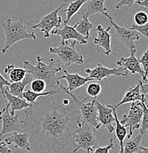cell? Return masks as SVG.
Here are the masks:
<instances>
[{
  "label": "cell",
  "mask_w": 148,
  "mask_h": 153,
  "mask_svg": "<svg viewBox=\"0 0 148 153\" xmlns=\"http://www.w3.org/2000/svg\"><path fill=\"white\" fill-rule=\"evenodd\" d=\"M59 87L57 93L41 97L25 111L23 132L28 135L33 152H71L75 147L80 112L60 83Z\"/></svg>",
  "instance_id": "6da1fadb"
},
{
  "label": "cell",
  "mask_w": 148,
  "mask_h": 153,
  "mask_svg": "<svg viewBox=\"0 0 148 153\" xmlns=\"http://www.w3.org/2000/svg\"><path fill=\"white\" fill-rule=\"evenodd\" d=\"M37 63L33 66L27 60H24V67L27 73L30 74L32 79H41L46 82V89L47 91L58 90L60 88V82L58 81L56 74L62 70L60 64L57 60L51 58L49 60L48 64L43 62V58L41 56L36 57Z\"/></svg>",
  "instance_id": "7a4b0ae2"
},
{
  "label": "cell",
  "mask_w": 148,
  "mask_h": 153,
  "mask_svg": "<svg viewBox=\"0 0 148 153\" xmlns=\"http://www.w3.org/2000/svg\"><path fill=\"white\" fill-rule=\"evenodd\" d=\"M4 33V44L0 49L1 54H4L16 43L25 39L36 40L34 33H30L25 26L23 18L18 21L7 19L1 24Z\"/></svg>",
  "instance_id": "3957f363"
},
{
  "label": "cell",
  "mask_w": 148,
  "mask_h": 153,
  "mask_svg": "<svg viewBox=\"0 0 148 153\" xmlns=\"http://www.w3.org/2000/svg\"><path fill=\"white\" fill-rule=\"evenodd\" d=\"M77 41L69 42V40L60 43L58 47H50L49 51L51 54H55L58 57L57 60L60 65L69 66L71 65L83 63V57L80 52L77 49L76 44Z\"/></svg>",
  "instance_id": "277c9868"
},
{
  "label": "cell",
  "mask_w": 148,
  "mask_h": 153,
  "mask_svg": "<svg viewBox=\"0 0 148 153\" xmlns=\"http://www.w3.org/2000/svg\"><path fill=\"white\" fill-rule=\"evenodd\" d=\"M60 86L65 91L67 92L71 96V98L76 102L80 110V112L82 122L88 124L92 128L99 130L101 126L99 124L97 121V108L96 105H95L97 97H94L91 101L87 102L86 100L88 99L86 97H81V96L71 93V91L66 89V88L63 87L61 84H60Z\"/></svg>",
  "instance_id": "5b68a950"
},
{
  "label": "cell",
  "mask_w": 148,
  "mask_h": 153,
  "mask_svg": "<svg viewBox=\"0 0 148 153\" xmlns=\"http://www.w3.org/2000/svg\"><path fill=\"white\" fill-rule=\"evenodd\" d=\"M75 147L71 152H76L80 149H84L88 153L94 152L99 146L96 134L92 130V127L81 122L74 138Z\"/></svg>",
  "instance_id": "8992f818"
},
{
  "label": "cell",
  "mask_w": 148,
  "mask_h": 153,
  "mask_svg": "<svg viewBox=\"0 0 148 153\" xmlns=\"http://www.w3.org/2000/svg\"><path fill=\"white\" fill-rule=\"evenodd\" d=\"M69 0H64L63 4H60L58 8L55 9L49 13L44 16L41 20L32 26L33 29H39L44 34V38H48L50 36V32L55 28H59L63 22L62 17L58 16V13L64 6H67Z\"/></svg>",
  "instance_id": "52a82bcc"
},
{
  "label": "cell",
  "mask_w": 148,
  "mask_h": 153,
  "mask_svg": "<svg viewBox=\"0 0 148 153\" xmlns=\"http://www.w3.org/2000/svg\"><path fill=\"white\" fill-rule=\"evenodd\" d=\"M103 15L106 16L109 19L111 25L114 27L116 33L114 35V37L119 40L122 45L126 47L128 49H135V41H138L140 39V33L135 30H132L125 25V27H120L112 19V17L108 14L106 12L103 13Z\"/></svg>",
  "instance_id": "ba28073f"
},
{
  "label": "cell",
  "mask_w": 148,
  "mask_h": 153,
  "mask_svg": "<svg viewBox=\"0 0 148 153\" xmlns=\"http://www.w3.org/2000/svg\"><path fill=\"white\" fill-rule=\"evenodd\" d=\"M0 121L2 124L0 132V138L7 133L23 132L22 122L19 119V112L17 111L16 114L11 115L8 104L6 105L0 111Z\"/></svg>",
  "instance_id": "9c48e42d"
},
{
  "label": "cell",
  "mask_w": 148,
  "mask_h": 153,
  "mask_svg": "<svg viewBox=\"0 0 148 153\" xmlns=\"http://www.w3.org/2000/svg\"><path fill=\"white\" fill-rule=\"evenodd\" d=\"M142 115L143 110L141 108V101L133 102L130 105L128 114L124 115L119 121L121 124L125 125L126 127H129V134L127 135L128 139L133 135V130L139 129Z\"/></svg>",
  "instance_id": "30bf717a"
},
{
  "label": "cell",
  "mask_w": 148,
  "mask_h": 153,
  "mask_svg": "<svg viewBox=\"0 0 148 153\" xmlns=\"http://www.w3.org/2000/svg\"><path fill=\"white\" fill-rule=\"evenodd\" d=\"M85 73L88 74L89 77L94 78L97 81L106 79L111 76L128 77V70L124 67L120 66L119 68H109L100 63L97 64V66L93 69H90V68L85 69Z\"/></svg>",
  "instance_id": "8fae6325"
},
{
  "label": "cell",
  "mask_w": 148,
  "mask_h": 153,
  "mask_svg": "<svg viewBox=\"0 0 148 153\" xmlns=\"http://www.w3.org/2000/svg\"><path fill=\"white\" fill-rule=\"evenodd\" d=\"M97 108V121L100 126L106 128L111 133L114 131L115 127L113 126V123L115 122L113 110L111 105H104L99 102L98 101H95Z\"/></svg>",
  "instance_id": "7c38bea8"
},
{
  "label": "cell",
  "mask_w": 148,
  "mask_h": 153,
  "mask_svg": "<svg viewBox=\"0 0 148 153\" xmlns=\"http://www.w3.org/2000/svg\"><path fill=\"white\" fill-rule=\"evenodd\" d=\"M50 34L58 36L61 38L60 43H63L68 40H75L79 44H86L87 38L84 37L75 30L74 27H71L68 25V24H65L63 28H55L50 32Z\"/></svg>",
  "instance_id": "4fadbf2b"
},
{
  "label": "cell",
  "mask_w": 148,
  "mask_h": 153,
  "mask_svg": "<svg viewBox=\"0 0 148 153\" xmlns=\"http://www.w3.org/2000/svg\"><path fill=\"white\" fill-rule=\"evenodd\" d=\"M130 55L128 57H121L117 61V64L119 66L124 67L128 71H130L132 74H139L142 77H144V71L141 68L138 58L135 56L136 48L130 49Z\"/></svg>",
  "instance_id": "5bb4252c"
},
{
  "label": "cell",
  "mask_w": 148,
  "mask_h": 153,
  "mask_svg": "<svg viewBox=\"0 0 148 153\" xmlns=\"http://www.w3.org/2000/svg\"><path fill=\"white\" fill-rule=\"evenodd\" d=\"M111 27L108 28H104L102 25H99L94 31L97 33V37L94 39V44L99 45L104 49V54L106 55H109L111 54L114 55H117L114 53L111 48V35L109 33Z\"/></svg>",
  "instance_id": "9a60e30c"
},
{
  "label": "cell",
  "mask_w": 148,
  "mask_h": 153,
  "mask_svg": "<svg viewBox=\"0 0 148 153\" xmlns=\"http://www.w3.org/2000/svg\"><path fill=\"white\" fill-rule=\"evenodd\" d=\"M63 72H64V75L58 77V79H66L68 83V87L66 88V89L69 91H73L75 89L82 87L83 85H84L88 82L97 81L94 78H90L89 76L88 77H83L77 73L70 74L66 70H64Z\"/></svg>",
  "instance_id": "2e32d148"
},
{
  "label": "cell",
  "mask_w": 148,
  "mask_h": 153,
  "mask_svg": "<svg viewBox=\"0 0 148 153\" xmlns=\"http://www.w3.org/2000/svg\"><path fill=\"white\" fill-rule=\"evenodd\" d=\"M3 97L5 98L8 102L10 114L11 115L15 114L16 111H19L21 110L25 109V108H30L34 104V103L32 104V103L28 102L25 99L20 98L16 96L11 94L7 88H4V96H3Z\"/></svg>",
  "instance_id": "e0dca14e"
},
{
  "label": "cell",
  "mask_w": 148,
  "mask_h": 153,
  "mask_svg": "<svg viewBox=\"0 0 148 153\" xmlns=\"http://www.w3.org/2000/svg\"><path fill=\"white\" fill-rule=\"evenodd\" d=\"M7 145H10L13 143L15 148H19L22 151L25 152H30L31 146H30L28 135L25 132L22 133H16L14 132L10 137L4 139Z\"/></svg>",
  "instance_id": "ac0fdd59"
},
{
  "label": "cell",
  "mask_w": 148,
  "mask_h": 153,
  "mask_svg": "<svg viewBox=\"0 0 148 153\" xmlns=\"http://www.w3.org/2000/svg\"><path fill=\"white\" fill-rule=\"evenodd\" d=\"M106 0H89L86 2V6L80 12H77L78 16H86L90 17L91 16L97 13H103L106 11V7H105Z\"/></svg>",
  "instance_id": "d6986e66"
},
{
  "label": "cell",
  "mask_w": 148,
  "mask_h": 153,
  "mask_svg": "<svg viewBox=\"0 0 148 153\" xmlns=\"http://www.w3.org/2000/svg\"><path fill=\"white\" fill-rule=\"evenodd\" d=\"M140 82H141V80L138 81V82L136 85H133L131 88H130L128 91L125 93L122 100L119 102L118 104L114 105V107L117 108L122 105L131 103L136 101H141V100H144V94H142L141 92Z\"/></svg>",
  "instance_id": "ffe728a7"
},
{
  "label": "cell",
  "mask_w": 148,
  "mask_h": 153,
  "mask_svg": "<svg viewBox=\"0 0 148 153\" xmlns=\"http://www.w3.org/2000/svg\"><path fill=\"white\" fill-rule=\"evenodd\" d=\"M144 133H140L138 135L133 138H129L127 142L124 143L122 153H142L144 147L141 146V141Z\"/></svg>",
  "instance_id": "44dd1931"
},
{
  "label": "cell",
  "mask_w": 148,
  "mask_h": 153,
  "mask_svg": "<svg viewBox=\"0 0 148 153\" xmlns=\"http://www.w3.org/2000/svg\"><path fill=\"white\" fill-rule=\"evenodd\" d=\"M33 80L32 77L28 73H27L24 79L20 82H11L10 85L8 86H6L8 91L10 92L11 94L16 96V97H20V98H23L22 97V94H23L24 89L26 87L28 84L31 82Z\"/></svg>",
  "instance_id": "7402d4cb"
},
{
  "label": "cell",
  "mask_w": 148,
  "mask_h": 153,
  "mask_svg": "<svg viewBox=\"0 0 148 153\" xmlns=\"http://www.w3.org/2000/svg\"><path fill=\"white\" fill-rule=\"evenodd\" d=\"M111 107H112L113 114H114V118H115V122H114L116 123V128L114 130L116 131V137H117V140L119 141V146H120V153H122L124 141H125V137L127 136V129L125 125L120 123L118 118H117V112H116L117 108L114 107V105H111Z\"/></svg>",
  "instance_id": "603a6c76"
},
{
  "label": "cell",
  "mask_w": 148,
  "mask_h": 153,
  "mask_svg": "<svg viewBox=\"0 0 148 153\" xmlns=\"http://www.w3.org/2000/svg\"><path fill=\"white\" fill-rule=\"evenodd\" d=\"M4 73L9 77L10 82H20L24 79L27 74L25 68H16L13 64L8 65L4 68Z\"/></svg>",
  "instance_id": "cb8c5ba5"
},
{
  "label": "cell",
  "mask_w": 148,
  "mask_h": 153,
  "mask_svg": "<svg viewBox=\"0 0 148 153\" xmlns=\"http://www.w3.org/2000/svg\"><path fill=\"white\" fill-rule=\"evenodd\" d=\"M73 27L80 34L83 36L87 39H89L90 36V32L93 29V25L89 22V17L86 16H83Z\"/></svg>",
  "instance_id": "d4e9b609"
},
{
  "label": "cell",
  "mask_w": 148,
  "mask_h": 153,
  "mask_svg": "<svg viewBox=\"0 0 148 153\" xmlns=\"http://www.w3.org/2000/svg\"><path fill=\"white\" fill-rule=\"evenodd\" d=\"M88 1H89V0H74V1H69L67 4V8L63 10L62 12H65L66 13V19H65L64 20V24L69 23V20L71 19V17H72L74 14L77 13L79 11V10L80 9V7Z\"/></svg>",
  "instance_id": "484cf974"
},
{
  "label": "cell",
  "mask_w": 148,
  "mask_h": 153,
  "mask_svg": "<svg viewBox=\"0 0 148 153\" xmlns=\"http://www.w3.org/2000/svg\"><path fill=\"white\" fill-rule=\"evenodd\" d=\"M59 89H58V90H59ZM58 90L47 91L41 92V93H36V92L33 91L32 90H27V91H23V94H22V97H23V99H25L27 102L33 104V103L36 102V101L37 100V99L39 98V97H43V96L54 94L57 93V92L58 91Z\"/></svg>",
  "instance_id": "4316f807"
},
{
  "label": "cell",
  "mask_w": 148,
  "mask_h": 153,
  "mask_svg": "<svg viewBox=\"0 0 148 153\" xmlns=\"http://www.w3.org/2000/svg\"><path fill=\"white\" fill-rule=\"evenodd\" d=\"M141 108L143 110L142 119H141V123L140 125V133H145L148 131V108L144 102V100H141Z\"/></svg>",
  "instance_id": "83f0119b"
},
{
  "label": "cell",
  "mask_w": 148,
  "mask_h": 153,
  "mask_svg": "<svg viewBox=\"0 0 148 153\" xmlns=\"http://www.w3.org/2000/svg\"><path fill=\"white\" fill-rule=\"evenodd\" d=\"M30 88L33 91L36 93L44 92L46 90V82L43 79H35L31 81L30 83Z\"/></svg>",
  "instance_id": "f1b7e54d"
},
{
  "label": "cell",
  "mask_w": 148,
  "mask_h": 153,
  "mask_svg": "<svg viewBox=\"0 0 148 153\" xmlns=\"http://www.w3.org/2000/svg\"><path fill=\"white\" fill-rule=\"evenodd\" d=\"M140 63L143 66V70L144 71V77L142 79L143 82L148 80V47L144 51L141 57L138 58Z\"/></svg>",
  "instance_id": "f546056e"
},
{
  "label": "cell",
  "mask_w": 148,
  "mask_h": 153,
  "mask_svg": "<svg viewBox=\"0 0 148 153\" xmlns=\"http://www.w3.org/2000/svg\"><path fill=\"white\" fill-rule=\"evenodd\" d=\"M101 85L100 83L97 82H91L88 85L86 89L87 94L91 97H97L101 92Z\"/></svg>",
  "instance_id": "4dcf8cb0"
},
{
  "label": "cell",
  "mask_w": 148,
  "mask_h": 153,
  "mask_svg": "<svg viewBox=\"0 0 148 153\" xmlns=\"http://www.w3.org/2000/svg\"><path fill=\"white\" fill-rule=\"evenodd\" d=\"M134 22L136 25H143L148 22V15L145 11H139L134 16Z\"/></svg>",
  "instance_id": "1f68e13d"
},
{
  "label": "cell",
  "mask_w": 148,
  "mask_h": 153,
  "mask_svg": "<svg viewBox=\"0 0 148 153\" xmlns=\"http://www.w3.org/2000/svg\"><path fill=\"white\" fill-rule=\"evenodd\" d=\"M130 29L135 30L138 32L141 35H142L144 38H148V22L143 25H133L132 27H128Z\"/></svg>",
  "instance_id": "d6a6232c"
},
{
  "label": "cell",
  "mask_w": 148,
  "mask_h": 153,
  "mask_svg": "<svg viewBox=\"0 0 148 153\" xmlns=\"http://www.w3.org/2000/svg\"><path fill=\"white\" fill-rule=\"evenodd\" d=\"M114 138H110L109 144L106 146H98L97 149H94V153H109L111 149H114Z\"/></svg>",
  "instance_id": "836d02e7"
},
{
  "label": "cell",
  "mask_w": 148,
  "mask_h": 153,
  "mask_svg": "<svg viewBox=\"0 0 148 153\" xmlns=\"http://www.w3.org/2000/svg\"><path fill=\"white\" fill-rule=\"evenodd\" d=\"M137 0H121L115 5L116 9L119 10L123 7H131Z\"/></svg>",
  "instance_id": "e575fe53"
},
{
  "label": "cell",
  "mask_w": 148,
  "mask_h": 153,
  "mask_svg": "<svg viewBox=\"0 0 148 153\" xmlns=\"http://www.w3.org/2000/svg\"><path fill=\"white\" fill-rule=\"evenodd\" d=\"M11 82L4 79L2 75L0 74V94L4 96V88L5 86H8L10 85Z\"/></svg>",
  "instance_id": "d590c367"
},
{
  "label": "cell",
  "mask_w": 148,
  "mask_h": 153,
  "mask_svg": "<svg viewBox=\"0 0 148 153\" xmlns=\"http://www.w3.org/2000/svg\"><path fill=\"white\" fill-rule=\"evenodd\" d=\"M12 150L9 149L5 141H1L0 140V153H11Z\"/></svg>",
  "instance_id": "8d00e7d4"
},
{
  "label": "cell",
  "mask_w": 148,
  "mask_h": 153,
  "mask_svg": "<svg viewBox=\"0 0 148 153\" xmlns=\"http://www.w3.org/2000/svg\"><path fill=\"white\" fill-rule=\"evenodd\" d=\"M140 85H141V92L142 94H145L148 93V80L145 81V82L141 81Z\"/></svg>",
  "instance_id": "74e56055"
},
{
  "label": "cell",
  "mask_w": 148,
  "mask_h": 153,
  "mask_svg": "<svg viewBox=\"0 0 148 153\" xmlns=\"http://www.w3.org/2000/svg\"><path fill=\"white\" fill-rule=\"evenodd\" d=\"M135 3H136L138 5L141 6V7L148 8V0H137Z\"/></svg>",
  "instance_id": "f35d334b"
},
{
  "label": "cell",
  "mask_w": 148,
  "mask_h": 153,
  "mask_svg": "<svg viewBox=\"0 0 148 153\" xmlns=\"http://www.w3.org/2000/svg\"><path fill=\"white\" fill-rule=\"evenodd\" d=\"M144 102L147 103L148 104V93L144 94Z\"/></svg>",
  "instance_id": "ab89813d"
},
{
  "label": "cell",
  "mask_w": 148,
  "mask_h": 153,
  "mask_svg": "<svg viewBox=\"0 0 148 153\" xmlns=\"http://www.w3.org/2000/svg\"><path fill=\"white\" fill-rule=\"evenodd\" d=\"M147 139H148V137H147Z\"/></svg>",
  "instance_id": "60d3db41"
}]
</instances>
